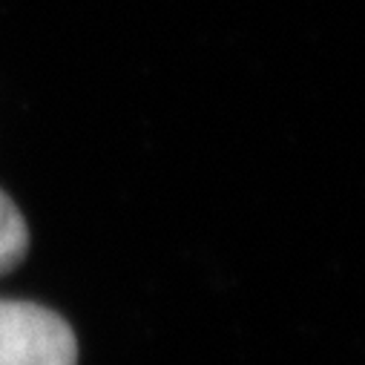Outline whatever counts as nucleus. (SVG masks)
<instances>
[{
    "label": "nucleus",
    "mask_w": 365,
    "mask_h": 365,
    "mask_svg": "<svg viewBox=\"0 0 365 365\" xmlns=\"http://www.w3.org/2000/svg\"><path fill=\"white\" fill-rule=\"evenodd\" d=\"M29 250V230L15 207V202L0 190V273H6L24 262Z\"/></svg>",
    "instance_id": "f03ea898"
},
{
    "label": "nucleus",
    "mask_w": 365,
    "mask_h": 365,
    "mask_svg": "<svg viewBox=\"0 0 365 365\" xmlns=\"http://www.w3.org/2000/svg\"><path fill=\"white\" fill-rule=\"evenodd\" d=\"M0 365H78V339L55 311L0 299Z\"/></svg>",
    "instance_id": "f257e3e1"
}]
</instances>
